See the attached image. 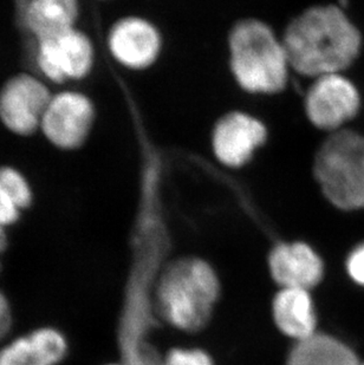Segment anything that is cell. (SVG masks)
Instances as JSON below:
<instances>
[{"mask_svg": "<svg viewBox=\"0 0 364 365\" xmlns=\"http://www.w3.org/2000/svg\"><path fill=\"white\" fill-rule=\"evenodd\" d=\"M293 75L315 80L344 73L362 48L358 26L335 4H318L292 17L282 32Z\"/></svg>", "mask_w": 364, "mask_h": 365, "instance_id": "cell-1", "label": "cell"}, {"mask_svg": "<svg viewBox=\"0 0 364 365\" xmlns=\"http://www.w3.org/2000/svg\"><path fill=\"white\" fill-rule=\"evenodd\" d=\"M228 70L238 89L255 97L278 96L293 76L282 34L264 19L241 18L227 34Z\"/></svg>", "mask_w": 364, "mask_h": 365, "instance_id": "cell-2", "label": "cell"}, {"mask_svg": "<svg viewBox=\"0 0 364 365\" xmlns=\"http://www.w3.org/2000/svg\"><path fill=\"white\" fill-rule=\"evenodd\" d=\"M220 283L203 259L183 258L162 272L156 286V305L169 324L196 332L208 323L219 298Z\"/></svg>", "mask_w": 364, "mask_h": 365, "instance_id": "cell-3", "label": "cell"}, {"mask_svg": "<svg viewBox=\"0 0 364 365\" xmlns=\"http://www.w3.org/2000/svg\"><path fill=\"white\" fill-rule=\"evenodd\" d=\"M324 197L342 210L364 208V135L343 129L327 135L313 159Z\"/></svg>", "mask_w": 364, "mask_h": 365, "instance_id": "cell-4", "label": "cell"}, {"mask_svg": "<svg viewBox=\"0 0 364 365\" xmlns=\"http://www.w3.org/2000/svg\"><path fill=\"white\" fill-rule=\"evenodd\" d=\"M270 138L268 124L251 111L220 115L211 130V152L221 167L239 170L251 165Z\"/></svg>", "mask_w": 364, "mask_h": 365, "instance_id": "cell-5", "label": "cell"}, {"mask_svg": "<svg viewBox=\"0 0 364 365\" xmlns=\"http://www.w3.org/2000/svg\"><path fill=\"white\" fill-rule=\"evenodd\" d=\"M361 107L360 91L344 73H333L310 81L303 113L306 121L325 134L347 129Z\"/></svg>", "mask_w": 364, "mask_h": 365, "instance_id": "cell-6", "label": "cell"}, {"mask_svg": "<svg viewBox=\"0 0 364 365\" xmlns=\"http://www.w3.org/2000/svg\"><path fill=\"white\" fill-rule=\"evenodd\" d=\"M107 46L117 66L131 73H145L161 58L165 39L154 21L141 16H126L110 26Z\"/></svg>", "mask_w": 364, "mask_h": 365, "instance_id": "cell-7", "label": "cell"}, {"mask_svg": "<svg viewBox=\"0 0 364 365\" xmlns=\"http://www.w3.org/2000/svg\"><path fill=\"white\" fill-rule=\"evenodd\" d=\"M34 61L41 76L52 83L84 80L95 66V48L86 32L71 29L62 35L38 41Z\"/></svg>", "mask_w": 364, "mask_h": 365, "instance_id": "cell-8", "label": "cell"}, {"mask_svg": "<svg viewBox=\"0 0 364 365\" xmlns=\"http://www.w3.org/2000/svg\"><path fill=\"white\" fill-rule=\"evenodd\" d=\"M96 116V107L89 96L79 91H62L52 96L41 131L55 148L77 150L89 140Z\"/></svg>", "mask_w": 364, "mask_h": 365, "instance_id": "cell-9", "label": "cell"}, {"mask_svg": "<svg viewBox=\"0 0 364 365\" xmlns=\"http://www.w3.org/2000/svg\"><path fill=\"white\" fill-rule=\"evenodd\" d=\"M51 91L41 78L21 73L10 77L0 89V122L21 138L41 130Z\"/></svg>", "mask_w": 364, "mask_h": 365, "instance_id": "cell-10", "label": "cell"}, {"mask_svg": "<svg viewBox=\"0 0 364 365\" xmlns=\"http://www.w3.org/2000/svg\"><path fill=\"white\" fill-rule=\"evenodd\" d=\"M14 14L18 28L36 45L77 28L79 3V0H25Z\"/></svg>", "mask_w": 364, "mask_h": 365, "instance_id": "cell-11", "label": "cell"}, {"mask_svg": "<svg viewBox=\"0 0 364 365\" xmlns=\"http://www.w3.org/2000/svg\"><path fill=\"white\" fill-rule=\"evenodd\" d=\"M268 269L282 289H313L324 274L320 255L305 242H283L268 257Z\"/></svg>", "mask_w": 364, "mask_h": 365, "instance_id": "cell-12", "label": "cell"}, {"mask_svg": "<svg viewBox=\"0 0 364 365\" xmlns=\"http://www.w3.org/2000/svg\"><path fill=\"white\" fill-rule=\"evenodd\" d=\"M68 351L59 331L43 327L11 341L0 350V365H56Z\"/></svg>", "mask_w": 364, "mask_h": 365, "instance_id": "cell-13", "label": "cell"}, {"mask_svg": "<svg viewBox=\"0 0 364 365\" xmlns=\"http://www.w3.org/2000/svg\"><path fill=\"white\" fill-rule=\"evenodd\" d=\"M272 314L279 330L297 341L316 334V312L308 289H280L273 299Z\"/></svg>", "mask_w": 364, "mask_h": 365, "instance_id": "cell-14", "label": "cell"}, {"mask_svg": "<svg viewBox=\"0 0 364 365\" xmlns=\"http://www.w3.org/2000/svg\"><path fill=\"white\" fill-rule=\"evenodd\" d=\"M286 365H362L343 341L329 334H313L297 341Z\"/></svg>", "mask_w": 364, "mask_h": 365, "instance_id": "cell-15", "label": "cell"}, {"mask_svg": "<svg viewBox=\"0 0 364 365\" xmlns=\"http://www.w3.org/2000/svg\"><path fill=\"white\" fill-rule=\"evenodd\" d=\"M0 183L10 197L14 199L19 210H26L34 200L32 188L24 174L12 165L0 167Z\"/></svg>", "mask_w": 364, "mask_h": 365, "instance_id": "cell-16", "label": "cell"}, {"mask_svg": "<svg viewBox=\"0 0 364 365\" xmlns=\"http://www.w3.org/2000/svg\"><path fill=\"white\" fill-rule=\"evenodd\" d=\"M162 365H213L210 355L199 349H173Z\"/></svg>", "mask_w": 364, "mask_h": 365, "instance_id": "cell-17", "label": "cell"}, {"mask_svg": "<svg viewBox=\"0 0 364 365\" xmlns=\"http://www.w3.org/2000/svg\"><path fill=\"white\" fill-rule=\"evenodd\" d=\"M21 210L18 208L14 199L0 183V227H7L17 222Z\"/></svg>", "mask_w": 364, "mask_h": 365, "instance_id": "cell-18", "label": "cell"}, {"mask_svg": "<svg viewBox=\"0 0 364 365\" xmlns=\"http://www.w3.org/2000/svg\"><path fill=\"white\" fill-rule=\"evenodd\" d=\"M347 269L351 279L364 286V244L351 252L348 258Z\"/></svg>", "mask_w": 364, "mask_h": 365, "instance_id": "cell-19", "label": "cell"}, {"mask_svg": "<svg viewBox=\"0 0 364 365\" xmlns=\"http://www.w3.org/2000/svg\"><path fill=\"white\" fill-rule=\"evenodd\" d=\"M12 324V316H11L10 304L7 302L6 297L0 291V341L6 336L10 331Z\"/></svg>", "mask_w": 364, "mask_h": 365, "instance_id": "cell-20", "label": "cell"}, {"mask_svg": "<svg viewBox=\"0 0 364 365\" xmlns=\"http://www.w3.org/2000/svg\"><path fill=\"white\" fill-rule=\"evenodd\" d=\"M6 235H5V231H4V228L0 227V253H3L4 250H5V247H6Z\"/></svg>", "mask_w": 364, "mask_h": 365, "instance_id": "cell-21", "label": "cell"}, {"mask_svg": "<svg viewBox=\"0 0 364 365\" xmlns=\"http://www.w3.org/2000/svg\"><path fill=\"white\" fill-rule=\"evenodd\" d=\"M110 365H118V364H110Z\"/></svg>", "mask_w": 364, "mask_h": 365, "instance_id": "cell-22", "label": "cell"}, {"mask_svg": "<svg viewBox=\"0 0 364 365\" xmlns=\"http://www.w3.org/2000/svg\"><path fill=\"white\" fill-rule=\"evenodd\" d=\"M362 365H364V364H362Z\"/></svg>", "mask_w": 364, "mask_h": 365, "instance_id": "cell-23", "label": "cell"}]
</instances>
